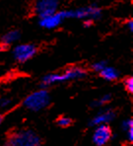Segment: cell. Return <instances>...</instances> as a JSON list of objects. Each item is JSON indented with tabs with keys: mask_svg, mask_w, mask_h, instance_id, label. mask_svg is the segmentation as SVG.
<instances>
[{
	"mask_svg": "<svg viewBox=\"0 0 133 146\" xmlns=\"http://www.w3.org/2000/svg\"><path fill=\"white\" fill-rule=\"evenodd\" d=\"M87 75V71L79 66H72L67 68L61 73H49L42 79V86L44 89H46L49 86H52L59 83H64L67 81L80 80Z\"/></svg>",
	"mask_w": 133,
	"mask_h": 146,
	"instance_id": "obj_1",
	"label": "cell"
},
{
	"mask_svg": "<svg viewBox=\"0 0 133 146\" xmlns=\"http://www.w3.org/2000/svg\"><path fill=\"white\" fill-rule=\"evenodd\" d=\"M40 137L33 129L25 128L14 131L8 137L5 146H40Z\"/></svg>",
	"mask_w": 133,
	"mask_h": 146,
	"instance_id": "obj_2",
	"label": "cell"
},
{
	"mask_svg": "<svg viewBox=\"0 0 133 146\" xmlns=\"http://www.w3.org/2000/svg\"><path fill=\"white\" fill-rule=\"evenodd\" d=\"M50 103V95L46 89H40L31 93L25 98L23 106L32 111H40L46 109Z\"/></svg>",
	"mask_w": 133,
	"mask_h": 146,
	"instance_id": "obj_3",
	"label": "cell"
},
{
	"mask_svg": "<svg viewBox=\"0 0 133 146\" xmlns=\"http://www.w3.org/2000/svg\"><path fill=\"white\" fill-rule=\"evenodd\" d=\"M66 19H81V20H99L103 15V10L97 4L83 6L72 10H64Z\"/></svg>",
	"mask_w": 133,
	"mask_h": 146,
	"instance_id": "obj_4",
	"label": "cell"
},
{
	"mask_svg": "<svg viewBox=\"0 0 133 146\" xmlns=\"http://www.w3.org/2000/svg\"><path fill=\"white\" fill-rule=\"evenodd\" d=\"M38 52V48L34 44H20L13 48V58L19 63L31 60Z\"/></svg>",
	"mask_w": 133,
	"mask_h": 146,
	"instance_id": "obj_5",
	"label": "cell"
},
{
	"mask_svg": "<svg viewBox=\"0 0 133 146\" xmlns=\"http://www.w3.org/2000/svg\"><path fill=\"white\" fill-rule=\"evenodd\" d=\"M59 2L57 0H38L35 2L34 11L38 19L48 17L58 12Z\"/></svg>",
	"mask_w": 133,
	"mask_h": 146,
	"instance_id": "obj_6",
	"label": "cell"
},
{
	"mask_svg": "<svg viewBox=\"0 0 133 146\" xmlns=\"http://www.w3.org/2000/svg\"><path fill=\"white\" fill-rule=\"evenodd\" d=\"M112 133L109 125H98L95 127L93 132V142L97 146H104L111 139Z\"/></svg>",
	"mask_w": 133,
	"mask_h": 146,
	"instance_id": "obj_7",
	"label": "cell"
},
{
	"mask_svg": "<svg viewBox=\"0 0 133 146\" xmlns=\"http://www.w3.org/2000/svg\"><path fill=\"white\" fill-rule=\"evenodd\" d=\"M64 20H66V18L65 14H64V10H62V11H58L55 14L50 15L48 17H44V18L40 19L38 24L44 29L53 30L58 27Z\"/></svg>",
	"mask_w": 133,
	"mask_h": 146,
	"instance_id": "obj_8",
	"label": "cell"
},
{
	"mask_svg": "<svg viewBox=\"0 0 133 146\" xmlns=\"http://www.w3.org/2000/svg\"><path fill=\"white\" fill-rule=\"evenodd\" d=\"M115 117V113L111 109L102 110L99 111L97 115L91 119L90 125L98 126V125H109V122H111Z\"/></svg>",
	"mask_w": 133,
	"mask_h": 146,
	"instance_id": "obj_9",
	"label": "cell"
},
{
	"mask_svg": "<svg viewBox=\"0 0 133 146\" xmlns=\"http://www.w3.org/2000/svg\"><path fill=\"white\" fill-rule=\"evenodd\" d=\"M21 33L18 30H10L6 34H4L1 38V44L4 46H10L14 42H18L20 40Z\"/></svg>",
	"mask_w": 133,
	"mask_h": 146,
	"instance_id": "obj_10",
	"label": "cell"
},
{
	"mask_svg": "<svg viewBox=\"0 0 133 146\" xmlns=\"http://www.w3.org/2000/svg\"><path fill=\"white\" fill-rule=\"evenodd\" d=\"M100 75L103 79L107 81H114L119 77V72L116 68L108 65L100 72Z\"/></svg>",
	"mask_w": 133,
	"mask_h": 146,
	"instance_id": "obj_11",
	"label": "cell"
},
{
	"mask_svg": "<svg viewBox=\"0 0 133 146\" xmlns=\"http://www.w3.org/2000/svg\"><path fill=\"white\" fill-rule=\"evenodd\" d=\"M111 96L109 94H106V95L102 96L101 98H99L98 100H95L93 103H92V107L94 108H99V107H102L104 105L108 104V103L111 101Z\"/></svg>",
	"mask_w": 133,
	"mask_h": 146,
	"instance_id": "obj_12",
	"label": "cell"
},
{
	"mask_svg": "<svg viewBox=\"0 0 133 146\" xmlns=\"http://www.w3.org/2000/svg\"><path fill=\"white\" fill-rule=\"evenodd\" d=\"M107 66H108V62H107L106 60H99V61L94 62V63L92 64V68H93V70L96 72H98V73H100L105 67H107Z\"/></svg>",
	"mask_w": 133,
	"mask_h": 146,
	"instance_id": "obj_13",
	"label": "cell"
},
{
	"mask_svg": "<svg viewBox=\"0 0 133 146\" xmlns=\"http://www.w3.org/2000/svg\"><path fill=\"white\" fill-rule=\"evenodd\" d=\"M57 124L61 127H67L70 124L72 123V119L69 117H66V115H62V117H58V119L56 121Z\"/></svg>",
	"mask_w": 133,
	"mask_h": 146,
	"instance_id": "obj_14",
	"label": "cell"
},
{
	"mask_svg": "<svg viewBox=\"0 0 133 146\" xmlns=\"http://www.w3.org/2000/svg\"><path fill=\"white\" fill-rule=\"evenodd\" d=\"M123 85H124L125 90L128 92V93H130V94L133 93V77H131V76L126 77L123 81Z\"/></svg>",
	"mask_w": 133,
	"mask_h": 146,
	"instance_id": "obj_15",
	"label": "cell"
},
{
	"mask_svg": "<svg viewBox=\"0 0 133 146\" xmlns=\"http://www.w3.org/2000/svg\"><path fill=\"white\" fill-rule=\"evenodd\" d=\"M121 128L125 132H127L128 130L133 129V119H125V121H122Z\"/></svg>",
	"mask_w": 133,
	"mask_h": 146,
	"instance_id": "obj_16",
	"label": "cell"
},
{
	"mask_svg": "<svg viewBox=\"0 0 133 146\" xmlns=\"http://www.w3.org/2000/svg\"><path fill=\"white\" fill-rule=\"evenodd\" d=\"M12 105V100L10 98H0V108L1 109H7L9 107H11Z\"/></svg>",
	"mask_w": 133,
	"mask_h": 146,
	"instance_id": "obj_17",
	"label": "cell"
},
{
	"mask_svg": "<svg viewBox=\"0 0 133 146\" xmlns=\"http://www.w3.org/2000/svg\"><path fill=\"white\" fill-rule=\"evenodd\" d=\"M126 27H127V29L129 30L130 32H133V20H128L127 22H126Z\"/></svg>",
	"mask_w": 133,
	"mask_h": 146,
	"instance_id": "obj_18",
	"label": "cell"
},
{
	"mask_svg": "<svg viewBox=\"0 0 133 146\" xmlns=\"http://www.w3.org/2000/svg\"><path fill=\"white\" fill-rule=\"evenodd\" d=\"M85 28H90L92 25H93V21L91 20H84V23H83Z\"/></svg>",
	"mask_w": 133,
	"mask_h": 146,
	"instance_id": "obj_19",
	"label": "cell"
},
{
	"mask_svg": "<svg viewBox=\"0 0 133 146\" xmlns=\"http://www.w3.org/2000/svg\"><path fill=\"white\" fill-rule=\"evenodd\" d=\"M2 121H3V117H2L1 115H0V124H1V122H2Z\"/></svg>",
	"mask_w": 133,
	"mask_h": 146,
	"instance_id": "obj_20",
	"label": "cell"
}]
</instances>
